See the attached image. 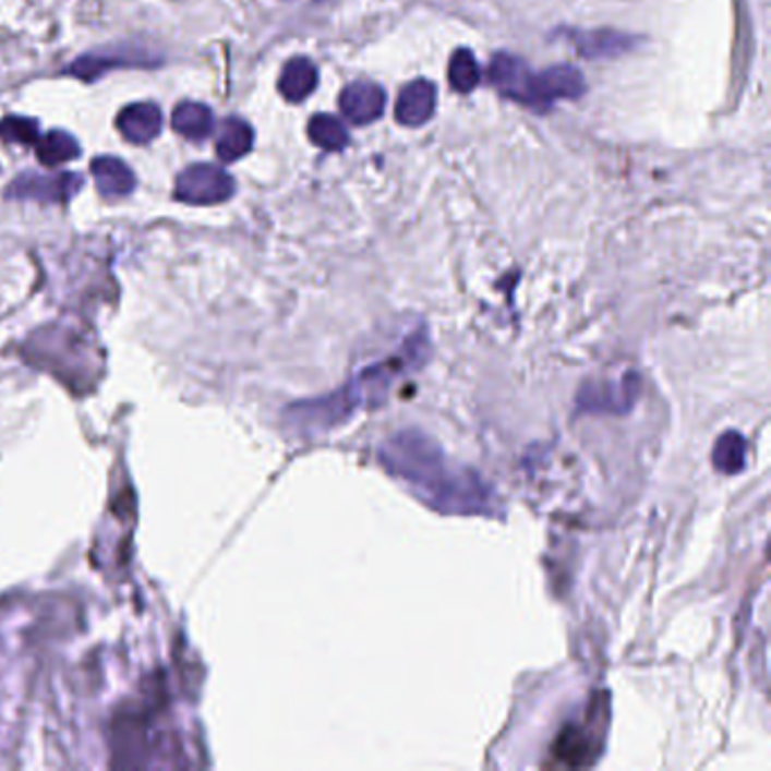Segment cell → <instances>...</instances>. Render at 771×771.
I'll list each match as a JSON object with an SVG mask.
<instances>
[{
  "label": "cell",
  "mask_w": 771,
  "mask_h": 771,
  "mask_svg": "<svg viewBox=\"0 0 771 771\" xmlns=\"http://www.w3.org/2000/svg\"><path fill=\"white\" fill-rule=\"evenodd\" d=\"M389 473L406 480L423 503L444 514L496 516V493L471 469L455 467L442 448L417 430L400 433L381 448Z\"/></svg>",
  "instance_id": "obj_1"
},
{
  "label": "cell",
  "mask_w": 771,
  "mask_h": 771,
  "mask_svg": "<svg viewBox=\"0 0 771 771\" xmlns=\"http://www.w3.org/2000/svg\"><path fill=\"white\" fill-rule=\"evenodd\" d=\"M425 335H412L406 347L400 349L394 358L372 364L362 369V372L333 396L322 400H308L290 408V417L303 430H330L333 425L349 419L362 406H378L385 400L387 391L391 389L394 381L403 376L408 369H412L414 360H423L425 356Z\"/></svg>",
  "instance_id": "obj_2"
},
{
  "label": "cell",
  "mask_w": 771,
  "mask_h": 771,
  "mask_svg": "<svg viewBox=\"0 0 771 771\" xmlns=\"http://www.w3.org/2000/svg\"><path fill=\"white\" fill-rule=\"evenodd\" d=\"M609 724V699L606 695L595 697L586 715L579 722H570L562 728L552 745V762L554 767H591L604 747V733Z\"/></svg>",
  "instance_id": "obj_3"
},
{
  "label": "cell",
  "mask_w": 771,
  "mask_h": 771,
  "mask_svg": "<svg viewBox=\"0 0 771 771\" xmlns=\"http://www.w3.org/2000/svg\"><path fill=\"white\" fill-rule=\"evenodd\" d=\"M164 64V55L141 44H113L84 52L64 69L67 75L82 82H96L116 69H157Z\"/></svg>",
  "instance_id": "obj_4"
},
{
  "label": "cell",
  "mask_w": 771,
  "mask_h": 771,
  "mask_svg": "<svg viewBox=\"0 0 771 771\" xmlns=\"http://www.w3.org/2000/svg\"><path fill=\"white\" fill-rule=\"evenodd\" d=\"M486 77L493 88L501 91V96L526 105L537 111H545L539 96V75L516 55L501 52L491 59Z\"/></svg>",
  "instance_id": "obj_5"
},
{
  "label": "cell",
  "mask_w": 771,
  "mask_h": 771,
  "mask_svg": "<svg viewBox=\"0 0 771 771\" xmlns=\"http://www.w3.org/2000/svg\"><path fill=\"white\" fill-rule=\"evenodd\" d=\"M236 193V179L220 166L193 164L177 177L174 200L186 204H222Z\"/></svg>",
  "instance_id": "obj_6"
},
{
  "label": "cell",
  "mask_w": 771,
  "mask_h": 771,
  "mask_svg": "<svg viewBox=\"0 0 771 771\" xmlns=\"http://www.w3.org/2000/svg\"><path fill=\"white\" fill-rule=\"evenodd\" d=\"M84 186V177L77 172H57L39 174L23 172L10 181L5 189L8 200H35L41 204H67Z\"/></svg>",
  "instance_id": "obj_7"
},
{
  "label": "cell",
  "mask_w": 771,
  "mask_h": 771,
  "mask_svg": "<svg viewBox=\"0 0 771 771\" xmlns=\"http://www.w3.org/2000/svg\"><path fill=\"white\" fill-rule=\"evenodd\" d=\"M116 128L122 138L134 145H147L164 130V113L154 103H134L116 118Z\"/></svg>",
  "instance_id": "obj_8"
},
{
  "label": "cell",
  "mask_w": 771,
  "mask_h": 771,
  "mask_svg": "<svg viewBox=\"0 0 771 771\" xmlns=\"http://www.w3.org/2000/svg\"><path fill=\"white\" fill-rule=\"evenodd\" d=\"M385 91L374 82L349 84L339 96V109L356 125H369L378 120L385 111Z\"/></svg>",
  "instance_id": "obj_9"
},
{
  "label": "cell",
  "mask_w": 771,
  "mask_h": 771,
  "mask_svg": "<svg viewBox=\"0 0 771 771\" xmlns=\"http://www.w3.org/2000/svg\"><path fill=\"white\" fill-rule=\"evenodd\" d=\"M437 107V88L433 82L417 80L408 84L396 100V120L406 128H421L433 118Z\"/></svg>",
  "instance_id": "obj_10"
},
{
  "label": "cell",
  "mask_w": 771,
  "mask_h": 771,
  "mask_svg": "<svg viewBox=\"0 0 771 771\" xmlns=\"http://www.w3.org/2000/svg\"><path fill=\"white\" fill-rule=\"evenodd\" d=\"M91 172L96 177L98 193L105 200H120L134 193L136 174L118 157H98L91 161Z\"/></svg>",
  "instance_id": "obj_11"
},
{
  "label": "cell",
  "mask_w": 771,
  "mask_h": 771,
  "mask_svg": "<svg viewBox=\"0 0 771 771\" xmlns=\"http://www.w3.org/2000/svg\"><path fill=\"white\" fill-rule=\"evenodd\" d=\"M586 82L573 67H554L539 73V96L545 111L557 100H577L583 96Z\"/></svg>",
  "instance_id": "obj_12"
},
{
  "label": "cell",
  "mask_w": 771,
  "mask_h": 771,
  "mask_svg": "<svg viewBox=\"0 0 771 771\" xmlns=\"http://www.w3.org/2000/svg\"><path fill=\"white\" fill-rule=\"evenodd\" d=\"M254 147V130L246 120L242 118H227L220 125L218 141H215V154H218L220 161L231 164L242 159L244 154H250Z\"/></svg>",
  "instance_id": "obj_13"
},
{
  "label": "cell",
  "mask_w": 771,
  "mask_h": 771,
  "mask_svg": "<svg viewBox=\"0 0 771 771\" xmlns=\"http://www.w3.org/2000/svg\"><path fill=\"white\" fill-rule=\"evenodd\" d=\"M317 88V69L311 59L294 57L284 67L279 91L288 103H301Z\"/></svg>",
  "instance_id": "obj_14"
},
{
  "label": "cell",
  "mask_w": 771,
  "mask_h": 771,
  "mask_svg": "<svg viewBox=\"0 0 771 771\" xmlns=\"http://www.w3.org/2000/svg\"><path fill=\"white\" fill-rule=\"evenodd\" d=\"M213 125H215L213 111L202 103H193V100L179 103L172 111V130L189 141L195 143L206 141L213 132Z\"/></svg>",
  "instance_id": "obj_15"
},
{
  "label": "cell",
  "mask_w": 771,
  "mask_h": 771,
  "mask_svg": "<svg viewBox=\"0 0 771 771\" xmlns=\"http://www.w3.org/2000/svg\"><path fill=\"white\" fill-rule=\"evenodd\" d=\"M573 44L586 59L618 57L634 46V37L613 33V29H598V33H573Z\"/></svg>",
  "instance_id": "obj_16"
},
{
  "label": "cell",
  "mask_w": 771,
  "mask_h": 771,
  "mask_svg": "<svg viewBox=\"0 0 771 771\" xmlns=\"http://www.w3.org/2000/svg\"><path fill=\"white\" fill-rule=\"evenodd\" d=\"M80 154H82V149H80L77 138L64 130H52L44 138L37 141V159L46 168L64 166V164L77 159Z\"/></svg>",
  "instance_id": "obj_17"
},
{
  "label": "cell",
  "mask_w": 771,
  "mask_h": 771,
  "mask_svg": "<svg viewBox=\"0 0 771 771\" xmlns=\"http://www.w3.org/2000/svg\"><path fill=\"white\" fill-rule=\"evenodd\" d=\"M308 136L326 152H339L349 143V132L345 130L342 122L328 113H317L311 118V122H308Z\"/></svg>",
  "instance_id": "obj_18"
},
{
  "label": "cell",
  "mask_w": 771,
  "mask_h": 771,
  "mask_svg": "<svg viewBox=\"0 0 771 771\" xmlns=\"http://www.w3.org/2000/svg\"><path fill=\"white\" fill-rule=\"evenodd\" d=\"M713 461H715V469L726 473V475L743 471L745 461H747V442H745V437L737 435V433H724L718 439V444H715Z\"/></svg>",
  "instance_id": "obj_19"
},
{
  "label": "cell",
  "mask_w": 771,
  "mask_h": 771,
  "mask_svg": "<svg viewBox=\"0 0 771 771\" xmlns=\"http://www.w3.org/2000/svg\"><path fill=\"white\" fill-rule=\"evenodd\" d=\"M480 67L471 50H457L448 64V80L450 86L459 94H469L480 84Z\"/></svg>",
  "instance_id": "obj_20"
},
{
  "label": "cell",
  "mask_w": 771,
  "mask_h": 771,
  "mask_svg": "<svg viewBox=\"0 0 771 771\" xmlns=\"http://www.w3.org/2000/svg\"><path fill=\"white\" fill-rule=\"evenodd\" d=\"M0 141L8 145H37L39 122L25 116H5L0 120Z\"/></svg>",
  "instance_id": "obj_21"
}]
</instances>
